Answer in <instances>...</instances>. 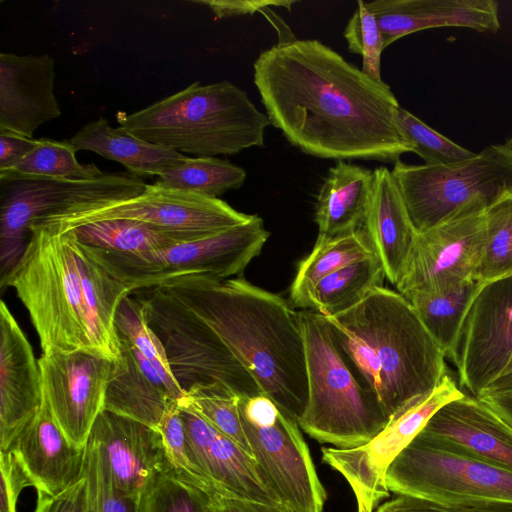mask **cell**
<instances>
[{"label":"cell","instance_id":"6","mask_svg":"<svg viewBox=\"0 0 512 512\" xmlns=\"http://www.w3.org/2000/svg\"><path fill=\"white\" fill-rule=\"evenodd\" d=\"M308 402L299 427L319 443L355 448L377 435L389 418L371 390L354 377L331 329L318 312L299 311Z\"/></svg>","mask_w":512,"mask_h":512},{"label":"cell","instance_id":"23","mask_svg":"<svg viewBox=\"0 0 512 512\" xmlns=\"http://www.w3.org/2000/svg\"><path fill=\"white\" fill-rule=\"evenodd\" d=\"M6 450L18 455L36 491L53 496L82 478L85 447L68 439L44 395L38 412Z\"/></svg>","mask_w":512,"mask_h":512},{"label":"cell","instance_id":"47","mask_svg":"<svg viewBox=\"0 0 512 512\" xmlns=\"http://www.w3.org/2000/svg\"><path fill=\"white\" fill-rule=\"evenodd\" d=\"M36 492L37 501L34 512H89L84 477L53 496L42 491Z\"/></svg>","mask_w":512,"mask_h":512},{"label":"cell","instance_id":"50","mask_svg":"<svg viewBox=\"0 0 512 512\" xmlns=\"http://www.w3.org/2000/svg\"><path fill=\"white\" fill-rule=\"evenodd\" d=\"M479 400L487 404L507 424L512 427V394L484 397Z\"/></svg>","mask_w":512,"mask_h":512},{"label":"cell","instance_id":"24","mask_svg":"<svg viewBox=\"0 0 512 512\" xmlns=\"http://www.w3.org/2000/svg\"><path fill=\"white\" fill-rule=\"evenodd\" d=\"M381 29L384 47L431 28L463 27L478 32L500 28L494 0H375L365 2Z\"/></svg>","mask_w":512,"mask_h":512},{"label":"cell","instance_id":"9","mask_svg":"<svg viewBox=\"0 0 512 512\" xmlns=\"http://www.w3.org/2000/svg\"><path fill=\"white\" fill-rule=\"evenodd\" d=\"M145 320L162 343L174 378L186 393L196 385L221 383L241 396L259 385L217 334L162 287L134 290Z\"/></svg>","mask_w":512,"mask_h":512},{"label":"cell","instance_id":"1","mask_svg":"<svg viewBox=\"0 0 512 512\" xmlns=\"http://www.w3.org/2000/svg\"><path fill=\"white\" fill-rule=\"evenodd\" d=\"M270 125L319 158L397 162L414 151L397 120L399 102L319 40L278 43L253 65Z\"/></svg>","mask_w":512,"mask_h":512},{"label":"cell","instance_id":"34","mask_svg":"<svg viewBox=\"0 0 512 512\" xmlns=\"http://www.w3.org/2000/svg\"><path fill=\"white\" fill-rule=\"evenodd\" d=\"M246 171L217 157H188L165 168L159 174L163 185L213 198L240 188Z\"/></svg>","mask_w":512,"mask_h":512},{"label":"cell","instance_id":"15","mask_svg":"<svg viewBox=\"0 0 512 512\" xmlns=\"http://www.w3.org/2000/svg\"><path fill=\"white\" fill-rule=\"evenodd\" d=\"M463 394L456 379L447 371L434 390L397 411L365 444L347 449H322V461L350 485L357 512H374L379 503L389 497L386 472L390 464L443 405Z\"/></svg>","mask_w":512,"mask_h":512},{"label":"cell","instance_id":"19","mask_svg":"<svg viewBox=\"0 0 512 512\" xmlns=\"http://www.w3.org/2000/svg\"><path fill=\"white\" fill-rule=\"evenodd\" d=\"M188 452L203 479L224 497L280 505L262 482L253 458L225 436L184 400L178 402Z\"/></svg>","mask_w":512,"mask_h":512},{"label":"cell","instance_id":"28","mask_svg":"<svg viewBox=\"0 0 512 512\" xmlns=\"http://www.w3.org/2000/svg\"><path fill=\"white\" fill-rule=\"evenodd\" d=\"M68 141L76 151H92L118 162L139 178L159 176L165 168L186 157L178 151L133 136L119 126L113 128L103 117L84 125Z\"/></svg>","mask_w":512,"mask_h":512},{"label":"cell","instance_id":"48","mask_svg":"<svg viewBox=\"0 0 512 512\" xmlns=\"http://www.w3.org/2000/svg\"><path fill=\"white\" fill-rule=\"evenodd\" d=\"M38 139L0 132V172L15 166L37 145Z\"/></svg>","mask_w":512,"mask_h":512},{"label":"cell","instance_id":"41","mask_svg":"<svg viewBox=\"0 0 512 512\" xmlns=\"http://www.w3.org/2000/svg\"><path fill=\"white\" fill-rule=\"evenodd\" d=\"M82 477L86 481L89 512H137V501L123 493L111 480L96 447L85 445Z\"/></svg>","mask_w":512,"mask_h":512},{"label":"cell","instance_id":"3","mask_svg":"<svg viewBox=\"0 0 512 512\" xmlns=\"http://www.w3.org/2000/svg\"><path fill=\"white\" fill-rule=\"evenodd\" d=\"M322 317L389 419L448 371L444 351L398 291L375 287L352 308Z\"/></svg>","mask_w":512,"mask_h":512},{"label":"cell","instance_id":"5","mask_svg":"<svg viewBox=\"0 0 512 512\" xmlns=\"http://www.w3.org/2000/svg\"><path fill=\"white\" fill-rule=\"evenodd\" d=\"M0 285L13 288L27 309L42 354L96 353L72 231L32 223L23 254Z\"/></svg>","mask_w":512,"mask_h":512},{"label":"cell","instance_id":"8","mask_svg":"<svg viewBox=\"0 0 512 512\" xmlns=\"http://www.w3.org/2000/svg\"><path fill=\"white\" fill-rule=\"evenodd\" d=\"M268 237L262 218L254 215L250 221L222 232L140 255L82 245L132 292L183 277L231 278L260 254Z\"/></svg>","mask_w":512,"mask_h":512},{"label":"cell","instance_id":"26","mask_svg":"<svg viewBox=\"0 0 512 512\" xmlns=\"http://www.w3.org/2000/svg\"><path fill=\"white\" fill-rule=\"evenodd\" d=\"M120 353L112 361L104 409L159 427L171 399L160 375L126 339L119 336Z\"/></svg>","mask_w":512,"mask_h":512},{"label":"cell","instance_id":"25","mask_svg":"<svg viewBox=\"0 0 512 512\" xmlns=\"http://www.w3.org/2000/svg\"><path fill=\"white\" fill-rule=\"evenodd\" d=\"M360 228L381 260L386 278L396 285L417 233L392 172L386 167L373 170L369 204Z\"/></svg>","mask_w":512,"mask_h":512},{"label":"cell","instance_id":"37","mask_svg":"<svg viewBox=\"0 0 512 512\" xmlns=\"http://www.w3.org/2000/svg\"><path fill=\"white\" fill-rule=\"evenodd\" d=\"M215 495L185 480L173 469L149 482L138 497L137 512H210Z\"/></svg>","mask_w":512,"mask_h":512},{"label":"cell","instance_id":"29","mask_svg":"<svg viewBox=\"0 0 512 512\" xmlns=\"http://www.w3.org/2000/svg\"><path fill=\"white\" fill-rule=\"evenodd\" d=\"M75 252L93 347L99 355L115 360L120 353L115 316L121 301L131 290L94 260L76 238Z\"/></svg>","mask_w":512,"mask_h":512},{"label":"cell","instance_id":"27","mask_svg":"<svg viewBox=\"0 0 512 512\" xmlns=\"http://www.w3.org/2000/svg\"><path fill=\"white\" fill-rule=\"evenodd\" d=\"M373 171L339 160L325 177L315 206L318 234L336 236L358 230L364 220Z\"/></svg>","mask_w":512,"mask_h":512},{"label":"cell","instance_id":"38","mask_svg":"<svg viewBox=\"0 0 512 512\" xmlns=\"http://www.w3.org/2000/svg\"><path fill=\"white\" fill-rule=\"evenodd\" d=\"M486 239L475 279L489 283L512 274V195L486 210Z\"/></svg>","mask_w":512,"mask_h":512},{"label":"cell","instance_id":"46","mask_svg":"<svg viewBox=\"0 0 512 512\" xmlns=\"http://www.w3.org/2000/svg\"><path fill=\"white\" fill-rule=\"evenodd\" d=\"M197 4H203L210 8L217 19L253 14L255 12L262 13L274 28L279 31L285 23L269 8L270 6H283L289 11L296 1H194Z\"/></svg>","mask_w":512,"mask_h":512},{"label":"cell","instance_id":"39","mask_svg":"<svg viewBox=\"0 0 512 512\" xmlns=\"http://www.w3.org/2000/svg\"><path fill=\"white\" fill-rule=\"evenodd\" d=\"M240 396L226 385L215 383L191 387L182 400L251 456L239 414Z\"/></svg>","mask_w":512,"mask_h":512},{"label":"cell","instance_id":"31","mask_svg":"<svg viewBox=\"0 0 512 512\" xmlns=\"http://www.w3.org/2000/svg\"><path fill=\"white\" fill-rule=\"evenodd\" d=\"M386 277L381 260L371 257L354 262L322 279L309 296L307 309L336 315L358 304Z\"/></svg>","mask_w":512,"mask_h":512},{"label":"cell","instance_id":"16","mask_svg":"<svg viewBox=\"0 0 512 512\" xmlns=\"http://www.w3.org/2000/svg\"><path fill=\"white\" fill-rule=\"evenodd\" d=\"M486 210L472 207L417 233L397 291L444 293L476 280L486 239Z\"/></svg>","mask_w":512,"mask_h":512},{"label":"cell","instance_id":"10","mask_svg":"<svg viewBox=\"0 0 512 512\" xmlns=\"http://www.w3.org/2000/svg\"><path fill=\"white\" fill-rule=\"evenodd\" d=\"M239 414L258 474L289 512H323L326 491L299 424L263 393L240 396Z\"/></svg>","mask_w":512,"mask_h":512},{"label":"cell","instance_id":"21","mask_svg":"<svg viewBox=\"0 0 512 512\" xmlns=\"http://www.w3.org/2000/svg\"><path fill=\"white\" fill-rule=\"evenodd\" d=\"M41 372L32 346L4 301L0 303V450L38 412Z\"/></svg>","mask_w":512,"mask_h":512},{"label":"cell","instance_id":"30","mask_svg":"<svg viewBox=\"0 0 512 512\" xmlns=\"http://www.w3.org/2000/svg\"><path fill=\"white\" fill-rule=\"evenodd\" d=\"M376 256L361 228L347 234H318L311 252L298 266L290 286V301L294 307L307 309L310 294L328 275L361 260Z\"/></svg>","mask_w":512,"mask_h":512},{"label":"cell","instance_id":"33","mask_svg":"<svg viewBox=\"0 0 512 512\" xmlns=\"http://www.w3.org/2000/svg\"><path fill=\"white\" fill-rule=\"evenodd\" d=\"M70 230L86 246L138 255L184 241L170 232L127 219L94 221Z\"/></svg>","mask_w":512,"mask_h":512},{"label":"cell","instance_id":"12","mask_svg":"<svg viewBox=\"0 0 512 512\" xmlns=\"http://www.w3.org/2000/svg\"><path fill=\"white\" fill-rule=\"evenodd\" d=\"M386 486L397 495L438 502H512V472L420 432L390 464Z\"/></svg>","mask_w":512,"mask_h":512},{"label":"cell","instance_id":"13","mask_svg":"<svg viewBox=\"0 0 512 512\" xmlns=\"http://www.w3.org/2000/svg\"><path fill=\"white\" fill-rule=\"evenodd\" d=\"M145 187L129 172H105L93 179L0 176L1 280L23 254L34 220L76 203L131 198Z\"/></svg>","mask_w":512,"mask_h":512},{"label":"cell","instance_id":"11","mask_svg":"<svg viewBox=\"0 0 512 512\" xmlns=\"http://www.w3.org/2000/svg\"><path fill=\"white\" fill-rule=\"evenodd\" d=\"M254 215L235 210L219 198L172 188L156 181L127 199L70 205L32 223L56 231L109 219L142 222L170 232L184 241L204 238L250 221Z\"/></svg>","mask_w":512,"mask_h":512},{"label":"cell","instance_id":"51","mask_svg":"<svg viewBox=\"0 0 512 512\" xmlns=\"http://www.w3.org/2000/svg\"><path fill=\"white\" fill-rule=\"evenodd\" d=\"M508 140H509V141H510V143L512 144V136H511V138H510V139H508Z\"/></svg>","mask_w":512,"mask_h":512},{"label":"cell","instance_id":"45","mask_svg":"<svg viewBox=\"0 0 512 512\" xmlns=\"http://www.w3.org/2000/svg\"><path fill=\"white\" fill-rule=\"evenodd\" d=\"M0 470V512H16L22 490L33 487V482L18 455L12 450H0Z\"/></svg>","mask_w":512,"mask_h":512},{"label":"cell","instance_id":"17","mask_svg":"<svg viewBox=\"0 0 512 512\" xmlns=\"http://www.w3.org/2000/svg\"><path fill=\"white\" fill-rule=\"evenodd\" d=\"M112 361L87 350L42 354L38 359L43 395L65 435L78 447H85L104 410Z\"/></svg>","mask_w":512,"mask_h":512},{"label":"cell","instance_id":"35","mask_svg":"<svg viewBox=\"0 0 512 512\" xmlns=\"http://www.w3.org/2000/svg\"><path fill=\"white\" fill-rule=\"evenodd\" d=\"M115 325L118 336L126 339L153 365L171 399L179 402L185 396V392L172 374L162 343L148 326L140 303L131 293L121 301L116 312Z\"/></svg>","mask_w":512,"mask_h":512},{"label":"cell","instance_id":"32","mask_svg":"<svg viewBox=\"0 0 512 512\" xmlns=\"http://www.w3.org/2000/svg\"><path fill=\"white\" fill-rule=\"evenodd\" d=\"M484 283L472 280L444 293L411 292L403 295L444 351L450 352L464 317Z\"/></svg>","mask_w":512,"mask_h":512},{"label":"cell","instance_id":"14","mask_svg":"<svg viewBox=\"0 0 512 512\" xmlns=\"http://www.w3.org/2000/svg\"><path fill=\"white\" fill-rule=\"evenodd\" d=\"M446 357L470 396L512 394V274L482 285Z\"/></svg>","mask_w":512,"mask_h":512},{"label":"cell","instance_id":"49","mask_svg":"<svg viewBox=\"0 0 512 512\" xmlns=\"http://www.w3.org/2000/svg\"><path fill=\"white\" fill-rule=\"evenodd\" d=\"M210 512H289L280 505L260 503L216 494Z\"/></svg>","mask_w":512,"mask_h":512},{"label":"cell","instance_id":"2","mask_svg":"<svg viewBox=\"0 0 512 512\" xmlns=\"http://www.w3.org/2000/svg\"><path fill=\"white\" fill-rule=\"evenodd\" d=\"M160 287L201 318L262 393L298 422L308 402L299 311L243 278L183 277Z\"/></svg>","mask_w":512,"mask_h":512},{"label":"cell","instance_id":"36","mask_svg":"<svg viewBox=\"0 0 512 512\" xmlns=\"http://www.w3.org/2000/svg\"><path fill=\"white\" fill-rule=\"evenodd\" d=\"M76 152L68 140L40 138L33 150L0 176L93 179L105 173L93 163H79Z\"/></svg>","mask_w":512,"mask_h":512},{"label":"cell","instance_id":"20","mask_svg":"<svg viewBox=\"0 0 512 512\" xmlns=\"http://www.w3.org/2000/svg\"><path fill=\"white\" fill-rule=\"evenodd\" d=\"M55 63L48 54H0V132L33 137L35 130L58 118L54 94Z\"/></svg>","mask_w":512,"mask_h":512},{"label":"cell","instance_id":"42","mask_svg":"<svg viewBox=\"0 0 512 512\" xmlns=\"http://www.w3.org/2000/svg\"><path fill=\"white\" fill-rule=\"evenodd\" d=\"M344 37L349 51L361 56V71L369 78L382 82L381 55L385 49L383 35L365 2H357V7L344 29Z\"/></svg>","mask_w":512,"mask_h":512},{"label":"cell","instance_id":"44","mask_svg":"<svg viewBox=\"0 0 512 512\" xmlns=\"http://www.w3.org/2000/svg\"><path fill=\"white\" fill-rule=\"evenodd\" d=\"M376 512H512V502L496 500L438 502L409 495H397L379 506Z\"/></svg>","mask_w":512,"mask_h":512},{"label":"cell","instance_id":"7","mask_svg":"<svg viewBox=\"0 0 512 512\" xmlns=\"http://www.w3.org/2000/svg\"><path fill=\"white\" fill-rule=\"evenodd\" d=\"M409 218L421 233L477 206L489 208L512 195V144H492L473 157L446 165H410L391 170Z\"/></svg>","mask_w":512,"mask_h":512},{"label":"cell","instance_id":"4","mask_svg":"<svg viewBox=\"0 0 512 512\" xmlns=\"http://www.w3.org/2000/svg\"><path fill=\"white\" fill-rule=\"evenodd\" d=\"M116 119L133 136L195 157L262 147L270 125L266 113L228 80L207 85L196 81L133 113L118 111Z\"/></svg>","mask_w":512,"mask_h":512},{"label":"cell","instance_id":"22","mask_svg":"<svg viewBox=\"0 0 512 512\" xmlns=\"http://www.w3.org/2000/svg\"><path fill=\"white\" fill-rule=\"evenodd\" d=\"M421 432L512 472V427L478 398L464 393L446 403Z\"/></svg>","mask_w":512,"mask_h":512},{"label":"cell","instance_id":"18","mask_svg":"<svg viewBox=\"0 0 512 512\" xmlns=\"http://www.w3.org/2000/svg\"><path fill=\"white\" fill-rule=\"evenodd\" d=\"M87 441L96 447L113 483L135 499L155 476L174 469L159 429L105 409Z\"/></svg>","mask_w":512,"mask_h":512},{"label":"cell","instance_id":"40","mask_svg":"<svg viewBox=\"0 0 512 512\" xmlns=\"http://www.w3.org/2000/svg\"><path fill=\"white\" fill-rule=\"evenodd\" d=\"M397 120L414 146L413 153L420 156L424 164H452L469 159L476 154L435 131L401 106L397 111Z\"/></svg>","mask_w":512,"mask_h":512},{"label":"cell","instance_id":"43","mask_svg":"<svg viewBox=\"0 0 512 512\" xmlns=\"http://www.w3.org/2000/svg\"><path fill=\"white\" fill-rule=\"evenodd\" d=\"M158 429L162 434L168 458L176 473L200 488L217 494L203 479L190 460L185 427L178 403L168 410Z\"/></svg>","mask_w":512,"mask_h":512}]
</instances>
